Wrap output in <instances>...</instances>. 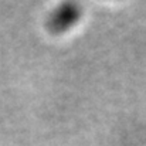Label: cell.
<instances>
[{
	"label": "cell",
	"instance_id": "6da1fadb",
	"mask_svg": "<svg viewBox=\"0 0 146 146\" xmlns=\"http://www.w3.org/2000/svg\"><path fill=\"white\" fill-rule=\"evenodd\" d=\"M81 17V9L75 3L60 4L47 19V26L52 33H62L70 30Z\"/></svg>",
	"mask_w": 146,
	"mask_h": 146
}]
</instances>
